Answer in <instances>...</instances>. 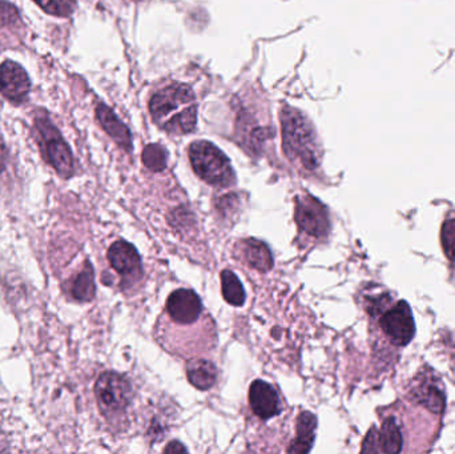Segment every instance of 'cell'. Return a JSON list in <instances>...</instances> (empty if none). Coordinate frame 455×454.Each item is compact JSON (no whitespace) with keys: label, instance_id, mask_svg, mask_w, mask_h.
<instances>
[{"label":"cell","instance_id":"obj_8","mask_svg":"<svg viewBox=\"0 0 455 454\" xmlns=\"http://www.w3.org/2000/svg\"><path fill=\"white\" fill-rule=\"evenodd\" d=\"M167 312L173 322L192 324L202 316V300L194 291L178 290L168 298Z\"/></svg>","mask_w":455,"mask_h":454},{"label":"cell","instance_id":"obj_15","mask_svg":"<svg viewBox=\"0 0 455 454\" xmlns=\"http://www.w3.org/2000/svg\"><path fill=\"white\" fill-rule=\"evenodd\" d=\"M243 255L251 268L259 272L270 271L273 267L272 253L267 244L259 240H246L243 244Z\"/></svg>","mask_w":455,"mask_h":454},{"label":"cell","instance_id":"obj_13","mask_svg":"<svg viewBox=\"0 0 455 454\" xmlns=\"http://www.w3.org/2000/svg\"><path fill=\"white\" fill-rule=\"evenodd\" d=\"M317 418L310 412L299 413L297 418V436L288 448L289 453H309L315 439Z\"/></svg>","mask_w":455,"mask_h":454},{"label":"cell","instance_id":"obj_23","mask_svg":"<svg viewBox=\"0 0 455 454\" xmlns=\"http://www.w3.org/2000/svg\"><path fill=\"white\" fill-rule=\"evenodd\" d=\"M19 23H20V19H19L16 8L5 2L0 3V27H10Z\"/></svg>","mask_w":455,"mask_h":454},{"label":"cell","instance_id":"obj_20","mask_svg":"<svg viewBox=\"0 0 455 454\" xmlns=\"http://www.w3.org/2000/svg\"><path fill=\"white\" fill-rule=\"evenodd\" d=\"M141 160L152 172H162L167 167V151L160 144H149L144 148Z\"/></svg>","mask_w":455,"mask_h":454},{"label":"cell","instance_id":"obj_5","mask_svg":"<svg viewBox=\"0 0 455 454\" xmlns=\"http://www.w3.org/2000/svg\"><path fill=\"white\" fill-rule=\"evenodd\" d=\"M95 394L104 415L120 413L132 400V386L124 376L106 372L96 381Z\"/></svg>","mask_w":455,"mask_h":454},{"label":"cell","instance_id":"obj_9","mask_svg":"<svg viewBox=\"0 0 455 454\" xmlns=\"http://www.w3.org/2000/svg\"><path fill=\"white\" fill-rule=\"evenodd\" d=\"M112 268L128 280H139L143 274L141 259L136 248L124 240L114 243L108 251Z\"/></svg>","mask_w":455,"mask_h":454},{"label":"cell","instance_id":"obj_14","mask_svg":"<svg viewBox=\"0 0 455 454\" xmlns=\"http://www.w3.org/2000/svg\"><path fill=\"white\" fill-rule=\"evenodd\" d=\"M187 376L195 388L208 391L218 380V370L208 360L195 359L187 364Z\"/></svg>","mask_w":455,"mask_h":454},{"label":"cell","instance_id":"obj_10","mask_svg":"<svg viewBox=\"0 0 455 454\" xmlns=\"http://www.w3.org/2000/svg\"><path fill=\"white\" fill-rule=\"evenodd\" d=\"M31 82L23 67L7 60L0 66V92L8 100L19 103L28 95Z\"/></svg>","mask_w":455,"mask_h":454},{"label":"cell","instance_id":"obj_22","mask_svg":"<svg viewBox=\"0 0 455 454\" xmlns=\"http://www.w3.org/2000/svg\"><path fill=\"white\" fill-rule=\"evenodd\" d=\"M441 244L448 259L455 261V218L449 219L443 223L441 229Z\"/></svg>","mask_w":455,"mask_h":454},{"label":"cell","instance_id":"obj_1","mask_svg":"<svg viewBox=\"0 0 455 454\" xmlns=\"http://www.w3.org/2000/svg\"><path fill=\"white\" fill-rule=\"evenodd\" d=\"M149 109L156 124L167 132L186 135L196 127V98L187 85L173 84L155 93Z\"/></svg>","mask_w":455,"mask_h":454},{"label":"cell","instance_id":"obj_17","mask_svg":"<svg viewBox=\"0 0 455 454\" xmlns=\"http://www.w3.org/2000/svg\"><path fill=\"white\" fill-rule=\"evenodd\" d=\"M96 287L95 277H93L92 266L90 263L85 264L84 269L77 275L76 279L72 284L71 293L75 300L87 301L95 298Z\"/></svg>","mask_w":455,"mask_h":454},{"label":"cell","instance_id":"obj_24","mask_svg":"<svg viewBox=\"0 0 455 454\" xmlns=\"http://www.w3.org/2000/svg\"><path fill=\"white\" fill-rule=\"evenodd\" d=\"M165 453H184L187 452V448L179 442H172L165 447Z\"/></svg>","mask_w":455,"mask_h":454},{"label":"cell","instance_id":"obj_25","mask_svg":"<svg viewBox=\"0 0 455 454\" xmlns=\"http://www.w3.org/2000/svg\"><path fill=\"white\" fill-rule=\"evenodd\" d=\"M7 148H5L4 141L0 138V172H3V170H4L5 164H7Z\"/></svg>","mask_w":455,"mask_h":454},{"label":"cell","instance_id":"obj_18","mask_svg":"<svg viewBox=\"0 0 455 454\" xmlns=\"http://www.w3.org/2000/svg\"><path fill=\"white\" fill-rule=\"evenodd\" d=\"M221 290L228 304L241 307L245 303V291L238 277L232 271H223L221 274Z\"/></svg>","mask_w":455,"mask_h":454},{"label":"cell","instance_id":"obj_7","mask_svg":"<svg viewBox=\"0 0 455 454\" xmlns=\"http://www.w3.org/2000/svg\"><path fill=\"white\" fill-rule=\"evenodd\" d=\"M385 335L398 346H405L416 335V323L413 312L406 301H398L395 307L387 309L379 320Z\"/></svg>","mask_w":455,"mask_h":454},{"label":"cell","instance_id":"obj_11","mask_svg":"<svg viewBox=\"0 0 455 454\" xmlns=\"http://www.w3.org/2000/svg\"><path fill=\"white\" fill-rule=\"evenodd\" d=\"M249 404L254 415L264 420L275 418L281 412L277 391L265 381L256 380L251 383L249 389Z\"/></svg>","mask_w":455,"mask_h":454},{"label":"cell","instance_id":"obj_12","mask_svg":"<svg viewBox=\"0 0 455 454\" xmlns=\"http://www.w3.org/2000/svg\"><path fill=\"white\" fill-rule=\"evenodd\" d=\"M96 115H98L99 123L107 131V133L123 148L131 151V148H132V136H131L128 128L120 122L119 117L104 104H99L98 108H96Z\"/></svg>","mask_w":455,"mask_h":454},{"label":"cell","instance_id":"obj_4","mask_svg":"<svg viewBox=\"0 0 455 454\" xmlns=\"http://www.w3.org/2000/svg\"><path fill=\"white\" fill-rule=\"evenodd\" d=\"M35 124L39 132V144L44 159L61 178H71L74 173V157L58 128L44 116L36 117Z\"/></svg>","mask_w":455,"mask_h":454},{"label":"cell","instance_id":"obj_16","mask_svg":"<svg viewBox=\"0 0 455 454\" xmlns=\"http://www.w3.org/2000/svg\"><path fill=\"white\" fill-rule=\"evenodd\" d=\"M377 442L379 452L400 453L403 450V434L393 418L384 421L381 431L377 432Z\"/></svg>","mask_w":455,"mask_h":454},{"label":"cell","instance_id":"obj_2","mask_svg":"<svg viewBox=\"0 0 455 454\" xmlns=\"http://www.w3.org/2000/svg\"><path fill=\"white\" fill-rule=\"evenodd\" d=\"M281 124L283 151L289 160L299 163L305 170H315L320 165L323 154L309 120L296 108L286 107L281 112Z\"/></svg>","mask_w":455,"mask_h":454},{"label":"cell","instance_id":"obj_6","mask_svg":"<svg viewBox=\"0 0 455 454\" xmlns=\"http://www.w3.org/2000/svg\"><path fill=\"white\" fill-rule=\"evenodd\" d=\"M294 216L299 231L315 239H323L331 231L328 210L323 203L309 195L297 197Z\"/></svg>","mask_w":455,"mask_h":454},{"label":"cell","instance_id":"obj_3","mask_svg":"<svg viewBox=\"0 0 455 454\" xmlns=\"http://www.w3.org/2000/svg\"><path fill=\"white\" fill-rule=\"evenodd\" d=\"M189 160L195 172L211 186L228 187L235 183V172L229 160L210 141L191 144Z\"/></svg>","mask_w":455,"mask_h":454},{"label":"cell","instance_id":"obj_21","mask_svg":"<svg viewBox=\"0 0 455 454\" xmlns=\"http://www.w3.org/2000/svg\"><path fill=\"white\" fill-rule=\"evenodd\" d=\"M45 12L56 16L71 15L75 8V0H35Z\"/></svg>","mask_w":455,"mask_h":454},{"label":"cell","instance_id":"obj_19","mask_svg":"<svg viewBox=\"0 0 455 454\" xmlns=\"http://www.w3.org/2000/svg\"><path fill=\"white\" fill-rule=\"evenodd\" d=\"M417 402L425 405L433 413H443L445 410V396L435 384H422L414 392Z\"/></svg>","mask_w":455,"mask_h":454}]
</instances>
